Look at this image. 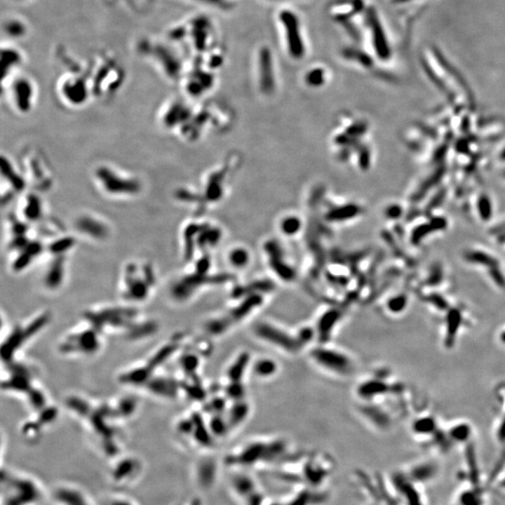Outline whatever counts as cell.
Instances as JSON below:
<instances>
[{
	"label": "cell",
	"mask_w": 505,
	"mask_h": 505,
	"mask_svg": "<svg viewBox=\"0 0 505 505\" xmlns=\"http://www.w3.org/2000/svg\"><path fill=\"white\" fill-rule=\"evenodd\" d=\"M21 213L24 221H39L43 216V203L41 198L36 194H28L22 198Z\"/></svg>",
	"instance_id": "2e32d148"
},
{
	"label": "cell",
	"mask_w": 505,
	"mask_h": 505,
	"mask_svg": "<svg viewBox=\"0 0 505 505\" xmlns=\"http://www.w3.org/2000/svg\"><path fill=\"white\" fill-rule=\"evenodd\" d=\"M97 330H86L73 333L67 337L60 345V350L66 354H83L92 355L100 349V342Z\"/></svg>",
	"instance_id": "ba28073f"
},
{
	"label": "cell",
	"mask_w": 505,
	"mask_h": 505,
	"mask_svg": "<svg viewBox=\"0 0 505 505\" xmlns=\"http://www.w3.org/2000/svg\"><path fill=\"white\" fill-rule=\"evenodd\" d=\"M414 429L417 433H431L435 429V423L431 418H422L415 423Z\"/></svg>",
	"instance_id": "4dcf8cb0"
},
{
	"label": "cell",
	"mask_w": 505,
	"mask_h": 505,
	"mask_svg": "<svg viewBox=\"0 0 505 505\" xmlns=\"http://www.w3.org/2000/svg\"><path fill=\"white\" fill-rule=\"evenodd\" d=\"M469 433H470V431L467 426H457L456 428L452 429L451 436L457 440H465L469 437Z\"/></svg>",
	"instance_id": "d6a6232c"
},
{
	"label": "cell",
	"mask_w": 505,
	"mask_h": 505,
	"mask_svg": "<svg viewBox=\"0 0 505 505\" xmlns=\"http://www.w3.org/2000/svg\"><path fill=\"white\" fill-rule=\"evenodd\" d=\"M432 473V469L429 467V466H426V467H418L417 470H415L414 473V476L417 477V478H419L418 480H422L421 478H423V480H425L424 478H428V477L431 476Z\"/></svg>",
	"instance_id": "8d00e7d4"
},
{
	"label": "cell",
	"mask_w": 505,
	"mask_h": 505,
	"mask_svg": "<svg viewBox=\"0 0 505 505\" xmlns=\"http://www.w3.org/2000/svg\"><path fill=\"white\" fill-rule=\"evenodd\" d=\"M361 213V208L358 205L345 202L344 204H333L328 207L325 213V219L330 223H344L353 220Z\"/></svg>",
	"instance_id": "5bb4252c"
},
{
	"label": "cell",
	"mask_w": 505,
	"mask_h": 505,
	"mask_svg": "<svg viewBox=\"0 0 505 505\" xmlns=\"http://www.w3.org/2000/svg\"><path fill=\"white\" fill-rule=\"evenodd\" d=\"M75 227L81 235L94 241H104L111 234V229L107 222L92 213H83L78 216Z\"/></svg>",
	"instance_id": "8fae6325"
},
{
	"label": "cell",
	"mask_w": 505,
	"mask_h": 505,
	"mask_svg": "<svg viewBox=\"0 0 505 505\" xmlns=\"http://www.w3.org/2000/svg\"><path fill=\"white\" fill-rule=\"evenodd\" d=\"M407 299L405 297L397 296L390 299L386 303V308L392 313H398L406 307Z\"/></svg>",
	"instance_id": "1f68e13d"
},
{
	"label": "cell",
	"mask_w": 505,
	"mask_h": 505,
	"mask_svg": "<svg viewBox=\"0 0 505 505\" xmlns=\"http://www.w3.org/2000/svg\"><path fill=\"white\" fill-rule=\"evenodd\" d=\"M192 117V112L182 103L170 104L162 109L159 116V123L163 128L173 131V129H181Z\"/></svg>",
	"instance_id": "7c38bea8"
},
{
	"label": "cell",
	"mask_w": 505,
	"mask_h": 505,
	"mask_svg": "<svg viewBox=\"0 0 505 505\" xmlns=\"http://www.w3.org/2000/svg\"><path fill=\"white\" fill-rule=\"evenodd\" d=\"M44 499V487L35 477L2 471L1 505H41Z\"/></svg>",
	"instance_id": "6da1fadb"
},
{
	"label": "cell",
	"mask_w": 505,
	"mask_h": 505,
	"mask_svg": "<svg viewBox=\"0 0 505 505\" xmlns=\"http://www.w3.org/2000/svg\"><path fill=\"white\" fill-rule=\"evenodd\" d=\"M252 330L261 341L288 353H297L302 347L297 335H292L288 331L271 323L260 321L255 325Z\"/></svg>",
	"instance_id": "5b68a950"
},
{
	"label": "cell",
	"mask_w": 505,
	"mask_h": 505,
	"mask_svg": "<svg viewBox=\"0 0 505 505\" xmlns=\"http://www.w3.org/2000/svg\"><path fill=\"white\" fill-rule=\"evenodd\" d=\"M106 505H137L133 499L125 496H115Z\"/></svg>",
	"instance_id": "d590c367"
},
{
	"label": "cell",
	"mask_w": 505,
	"mask_h": 505,
	"mask_svg": "<svg viewBox=\"0 0 505 505\" xmlns=\"http://www.w3.org/2000/svg\"><path fill=\"white\" fill-rule=\"evenodd\" d=\"M389 386L384 381L369 380L358 387V394L365 400H372L376 396L386 394Z\"/></svg>",
	"instance_id": "7402d4cb"
},
{
	"label": "cell",
	"mask_w": 505,
	"mask_h": 505,
	"mask_svg": "<svg viewBox=\"0 0 505 505\" xmlns=\"http://www.w3.org/2000/svg\"><path fill=\"white\" fill-rule=\"evenodd\" d=\"M224 177H227V174L217 173H212L208 176L206 184L204 187V196L207 201L210 203L218 201L223 196L224 182Z\"/></svg>",
	"instance_id": "e0dca14e"
},
{
	"label": "cell",
	"mask_w": 505,
	"mask_h": 505,
	"mask_svg": "<svg viewBox=\"0 0 505 505\" xmlns=\"http://www.w3.org/2000/svg\"><path fill=\"white\" fill-rule=\"evenodd\" d=\"M93 178L98 189L112 198H133L142 192V182L136 176L109 165L95 168Z\"/></svg>",
	"instance_id": "7a4b0ae2"
},
{
	"label": "cell",
	"mask_w": 505,
	"mask_h": 505,
	"mask_svg": "<svg viewBox=\"0 0 505 505\" xmlns=\"http://www.w3.org/2000/svg\"><path fill=\"white\" fill-rule=\"evenodd\" d=\"M341 313L338 311L330 310L328 311L320 317L318 321V325H317V331H318V335L322 339H328L330 338V334L332 333L334 328L338 324L339 319H341Z\"/></svg>",
	"instance_id": "ffe728a7"
},
{
	"label": "cell",
	"mask_w": 505,
	"mask_h": 505,
	"mask_svg": "<svg viewBox=\"0 0 505 505\" xmlns=\"http://www.w3.org/2000/svg\"><path fill=\"white\" fill-rule=\"evenodd\" d=\"M142 460L134 456L120 457L115 460L109 471L112 484L123 487L133 485L142 476Z\"/></svg>",
	"instance_id": "8992f818"
},
{
	"label": "cell",
	"mask_w": 505,
	"mask_h": 505,
	"mask_svg": "<svg viewBox=\"0 0 505 505\" xmlns=\"http://www.w3.org/2000/svg\"><path fill=\"white\" fill-rule=\"evenodd\" d=\"M227 260H229V263L233 268H245L250 261L248 250L244 248V247H235V248L230 250L229 255H227Z\"/></svg>",
	"instance_id": "83f0119b"
},
{
	"label": "cell",
	"mask_w": 505,
	"mask_h": 505,
	"mask_svg": "<svg viewBox=\"0 0 505 505\" xmlns=\"http://www.w3.org/2000/svg\"><path fill=\"white\" fill-rule=\"evenodd\" d=\"M65 260L63 255H58L48 268L44 275V283L48 288L55 289L61 285L64 280Z\"/></svg>",
	"instance_id": "ac0fdd59"
},
{
	"label": "cell",
	"mask_w": 505,
	"mask_h": 505,
	"mask_svg": "<svg viewBox=\"0 0 505 505\" xmlns=\"http://www.w3.org/2000/svg\"><path fill=\"white\" fill-rule=\"evenodd\" d=\"M252 370L257 377L271 378L277 372L278 366L271 358H260L255 361Z\"/></svg>",
	"instance_id": "4316f807"
},
{
	"label": "cell",
	"mask_w": 505,
	"mask_h": 505,
	"mask_svg": "<svg viewBox=\"0 0 505 505\" xmlns=\"http://www.w3.org/2000/svg\"><path fill=\"white\" fill-rule=\"evenodd\" d=\"M123 294L128 299L140 302L147 299L154 283V269L150 264H126L123 274Z\"/></svg>",
	"instance_id": "3957f363"
},
{
	"label": "cell",
	"mask_w": 505,
	"mask_h": 505,
	"mask_svg": "<svg viewBox=\"0 0 505 505\" xmlns=\"http://www.w3.org/2000/svg\"><path fill=\"white\" fill-rule=\"evenodd\" d=\"M271 52L263 49L260 55V87L263 92L271 93L274 89V69Z\"/></svg>",
	"instance_id": "9a60e30c"
},
{
	"label": "cell",
	"mask_w": 505,
	"mask_h": 505,
	"mask_svg": "<svg viewBox=\"0 0 505 505\" xmlns=\"http://www.w3.org/2000/svg\"><path fill=\"white\" fill-rule=\"evenodd\" d=\"M481 499L474 492H466L463 494L462 498V505H480Z\"/></svg>",
	"instance_id": "e575fe53"
},
{
	"label": "cell",
	"mask_w": 505,
	"mask_h": 505,
	"mask_svg": "<svg viewBox=\"0 0 505 505\" xmlns=\"http://www.w3.org/2000/svg\"><path fill=\"white\" fill-rule=\"evenodd\" d=\"M198 358H196V356L194 355H187L185 356L184 358H182V368L187 372H194V370H196V368H198Z\"/></svg>",
	"instance_id": "836d02e7"
},
{
	"label": "cell",
	"mask_w": 505,
	"mask_h": 505,
	"mask_svg": "<svg viewBox=\"0 0 505 505\" xmlns=\"http://www.w3.org/2000/svg\"><path fill=\"white\" fill-rule=\"evenodd\" d=\"M266 249L267 254L271 255V258L269 257V264L271 265L274 274L278 275L281 280L286 281V282L293 281L296 278L295 277L296 276V272L289 265L288 261L283 262V255L278 243L269 241L266 245Z\"/></svg>",
	"instance_id": "4fadbf2b"
},
{
	"label": "cell",
	"mask_w": 505,
	"mask_h": 505,
	"mask_svg": "<svg viewBox=\"0 0 505 505\" xmlns=\"http://www.w3.org/2000/svg\"><path fill=\"white\" fill-rule=\"evenodd\" d=\"M50 495L55 505H95L83 488L69 483L55 485Z\"/></svg>",
	"instance_id": "30bf717a"
},
{
	"label": "cell",
	"mask_w": 505,
	"mask_h": 505,
	"mask_svg": "<svg viewBox=\"0 0 505 505\" xmlns=\"http://www.w3.org/2000/svg\"><path fill=\"white\" fill-rule=\"evenodd\" d=\"M325 83V73L322 69H313L306 76V83L313 87L323 86Z\"/></svg>",
	"instance_id": "f546056e"
},
{
	"label": "cell",
	"mask_w": 505,
	"mask_h": 505,
	"mask_svg": "<svg viewBox=\"0 0 505 505\" xmlns=\"http://www.w3.org/2000/svg\"><path fill=\"white\" fill-rule=\"evenodd\" d=\"M302 219L296 215H286L280 220L279 229L286 237H295L302 229Z\"/></svg>",
	"instance_id": "603a6c76"
},
{
	"label": "cell",
	"mask_w": 505,
	"mask_h": 505,
	"mask_svg": "<svg viewBox=\"0 0 505 505\" xmlns=\"http://www.w3.org/2000/svg\"><path fill=\"white\" fill-rule=\"evenodd\" d=\"M248 404L243 403V400L236 401L229 412V419H227L230 429L235 428L238 424L243 423L248 415Z\"/></svg>",
	"instance_id": "484cf974"
},
{
	"label": "cell",
	"mask_w": 505,
	"mask_h": 505,
	"mask_svg": "<svg viewBox=\"0 0 505 505\" xmlns=\"http://www.w3.org/2000/svg\"><path fill=\"white\" fill-rule=\"evenodd\" d=\"M281 22L285 29L286 43L289 53L292 58H302L305 53L304 43H303L299 20L296 14L291 11H283L280 14Z\"/></svg>",
	"instance_id": "9c48e42d"
},
{
	"label": "cell",
	"mask_w": 505,
	"mask_h": 505,
	"mask_svg": "<svg viewBox=\"0 0 505 505\" xmlns=\"http://www.w3.org/2000/svg\"><path fill=\"white\" fill-rule=\"evenodd\" d=\"M208 428H209L210 433H212L213 436L217 438H223L226 436L227 432H229L230 429L227 420L223 419V418L219 417V415H216V417H213L212 419H210L209 425H208Z\"/></svg>",
	"instance_id": "f1b7e54d"
},
{
	"label": "cell",
	"mask_w": 505,
	"mask_h": 505,
	"mask_svg": "<svg viewBox=\"0 0 505 505\" xmlns=\"http://www.w3.org/2000/svg\"><path fill=\"white\" fill-rule=\"evenodd\" d=\"M311 361L322 369L339 376L351 375L354 363L350 356L342 351L327 346H318L311 351Z\"/></svg>",
	"instance_id": "277c9868"
},
{
	"label": "cell",
	"mask_w": 505,
	"mask_h": 505,
	"mask_svg": "<svg viewBox=\"0 0 505 505\" xmlns=\"http://www.w3.org/2000/svg\"><path fill=\"white\" fill-rule=\"evenodd\" d=\"M249 361L248 354H243V355L238 356V358H236V361L233 362L231 366L227 370V376H229L232 383L241 382L243 373L245 372L247 366H248Z\"/></svg>",
	"instance_id": "d4e9b609"
},
{
	"label": "cell",
	"mask_w": 505,
	"mask_h": 505,
	"mask_svg": "<svg viewBox=\"0 0 505 505\" xmlns=\"http://www.w3.org/2000/svg\"><path fill=\"white\" fill-rule=\"evenodd\" d=\"M231 487L236 495L241 497L243 499H248L257 493L254 480L251 477L240 476V474L231 480Z\"/></svg>",
	"instance_id": "44dd1931"
},
{
	"label": "cell",
	"mask_w": 505,
	"mask_h": 505,
	"mask_svg": "<svg viewBox=\"0 0 505 505\" xmlns=\"http://www.w3.org/2000/svg\"><path fill=\"white\" fill-rule=\"evenodd\" d=\"M149 390L164 398H173L177 392L176 384L170 379H157L156 382L148 381Z\"/></svg>",
	"instance_id": "cb8c5ba5"
},
{
	"label": "cell",
	"mask_w": 505,
	"mask_h": 505,
	"mask_svg": "<svg viewBox=\"0 0 505 505\" xmlns=\"http://www.w3.org/2000/svg\"><path fill=\"white\" fill-rule=\"evenodd\" d=\"M25 173H22L25 181L29 182L31 187L36 190H46L53 182L52 173L46 159L39 154L33 153L27 157Z\"/></svg>",
	"instance_id": "52a82bcc"
},
{
	"label": "cell",
	"mask_w": 505,
	"mask_h": 505,
	"mask_svg": "<svg viewBox=\"0 0 505 505\" xmlns=\"http://www.w3.org/2000/svg\"><path fill=\"white\" fill-rule=\"evenodd\" d=\"M216 465L210 459L202 460L196 470V482L201 487L210 488L215 481Z\"/></svg>",
	"instance_id": "d6986e66"
}]
</instances>
